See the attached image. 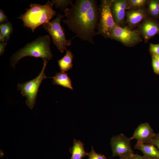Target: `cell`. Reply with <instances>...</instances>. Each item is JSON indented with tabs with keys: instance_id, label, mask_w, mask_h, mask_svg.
I'll return each mask as SVG.
<instances>
[{
	"instance_id": "15",
	"label": "cell",
	"mask_w": 159,
	"mask_h": 159,
	"mask_svg": "<svg viewBox=\"0 0 159 159\" xmlns=\"http://www.w3.org/2000/svg\"><path fill=\"white\" fill-rule=\"evenodd\" d=\"M50 78L53 79L52 83L53 85H59L72 90H73L72 85V81L67 73L61 72H57L54 76Z\"/></svg>"
},
{
	"instance_id": "1",
	"label": "cell",
	"mask_w": 159,
	"mask_h": 159,
	"mask_svg": "<svg viewBox=\"0 0 159 159\" xmlns=\"http://www.w3.org/2000/svg\"><path fill=\"white\" fill-rule=\"evenodd\" d=\"M62 21L83 41L94 44V37L99 17V8L95 0H77L64 11Z\"/></svg>"
},
{
	"instance_id": "25",
	"label": "cell",
	"mask_w": 159,
	"mask_h": 159,
	"mask_svg": "<svg viewBox=\"0 0 159 159\" xmlns=\"http://www.w3.org/2000/svg\"><path fill=\"white\" fill-rule=\"evenodd\" d=\"M9 21L7 17L5 14L4 11L0 9V23L1 24Z\"/></svg>"
},
{
	"instance_id": "14",
	"label": "cell",
	"mask_w": 159,
	"mask_h": 159,
	"mask_svg": "<svg viewBox=\"0 0 159 159\" xmlns=\"http://www.w3.org/2000/svg\"><path fill=\"white\" fill-rule=\"evenodd\" d=\"M84 146V144L80 140L74 139L73 146L69 149L70 153L72 154L70 159H83L87 155Z\"/></svg>"
},
{
	"instance_id": "23",
	"label": "cell",
	"mask_w": 159,
	"mask_h": 159,
	"mask_svg": "<svg viewBox=\"0 0 159 159\" xmlns=\"http://www.w3.org/2000/svg\"><path fill=\"white\" fill-rule=\"evenodd\" d=\"M152 65L154 72L156 74L159 73V62L153 56Z\"/></svg>"
},
{
	"instance_id": "3",
	"label": "cell",
	"mask_w": 159,
	"mask_h": 159,
	"mask_svg": "<svg viewBox=\"0 0 159 159\" xmlns=\"http://www.w3.org/2000/svg\"><path fill=\"white\" fill-rule=\"evenodd\" d=\"M53 5L49 1L43 5L32 3L26 12L17 18L22 20L24 26L34 32L37 27L47 23L56 14L53 8Z\"/></svg>"
},
{
	"instance_id": "6",
	"label": "cell",
	"mask_w": 159,
	"mask_h": 159,
	"mask_svg": "<svg viewBox=\"0 0 159 159\" xmlns=\"http://www.w3.org/2000/svg\"><path fill=\"white\" fill-rule=\"evenodd\" d=\"M113 1L101 0L99 8V17L97 34L105 38L109 37L111 32L116 24L111 10Z\"/></svg>"
},
{
	"instance_id": "11",
	"label": "cell",
	"mask_w": 159,
	"mask_h": 159,
	"mask_svg": "<svg viewBox=\"0 0 159 159\" xmlns=\"http://www.w3.org/2000/svg\"><path fill=\"white\" fill-rule=\"evenodd\" d=\"M138 32L145 40L159 34V23L154 19L145 21L139 28Z\"/></svg>"
},
{
	"instance_id": "8",
	"label": "cell",
	"mask_w": 159,
	"mask_h": 159,
	"mask_svg": "<svg viewBox=\"0 0 159 159\" xmlns=\"http://www.w3.org/2000/svg\"><path fill=\"white\" fill-rule=\"evenodd\" d=\"M131 141L130 138L122 133L113 136L110 142L112 157L132 156L134 153L131 147Z\"/></svg>"
},
{
	"instance_id": "24",
	"label": "cell",
	"mask_w": 159,
	"mask_h": 159,
	"mask_svg": "<svg viewBox=\"0 0 159 159\" xmlns=\"http://www.w3.org/2000/svg\"><path fill=\"white\" fill-rule=\"evenodd\" d=\"M148 143L153 144L159 150V133L155 134L153 138Z\"/></svg>"
},
{
	"instance_id": "26",
	"label": "cell",
	"mask_w": 159,
	"mask_h": 159,
	"mask_svg": "<svg viewBox=\"0 0 159 159\" xmlns=\"http://www.w3.org/2000/svg\"><path fill=\"white\" fill-rule=\"evenodd\" d=\"M7 42L6 41L0 43V55H1L4 53L5 48L7 44Z\"/></svg>"
},
{
	"instance_id": "9",
	"label": "cell",
	"mask_w": 159,
	"mask_h": 159,
	"mask_svg": "<svg viewBox=\"0 0 159 159\" xmlns=\"http://www.w3.org/2000/svg\"><path fill=\"white\" fill-rule=\"evenodd\" d=\"M153 129L148 122L142 123L135 130L130 140L136 139L144 143H148L155 135Z\"/></svg>"
},
{
	"instance_id": "4",
	"label": "cell",
	"mask_w": 159,
	"mask_h": 159,
	"mask_svg": "<svg viewBox=\"0 0 159 159\" xmlns=\"http://www.w3.org/2000/svg\"><path fill=\"white\" fill-rule=\"evenodd\" d=\"M64 16L59 13L54 20L43 25L44 29L51 37L54 44L62 53L67 49V47L71 45L72 40L74 38L69 40L66 38L64 29L61 24V20Z\"/></svg>"
},
{
	"instance_id": "12",
	"label": "cell",
	"mask_w": 159,
	"mask_h": 159,
	"mask_svg": "<svg viewBox=\"0 0 159 159\" xmlns=\"http://www.w3.org/2000/svg\"><path fill=\"white\" fill-rule=\"evenodd\" d=\"M134 148L140 151L143 155L150 159H159V150L152 144L137 141Z\"/></svg>"
},
{
	"instance_id": "29",
	"label": "cell",
	"mask_w": 159,
	"mask_h": 159,
	"mask_svg": "<svg viewBox=\"0 0 159 159\" xmlns=\"http://www.w3.org/2000/svg\"><path fill=\"white\" fill-rule=\"evenodd\" d=\"M120 159H132L131 156H119Z\"/></svg>"
},
{
	"instance_id": "30",
	"label": "cell",
	"mask_w": 159,
	"mask_h": 159,
	"mask_svg": "<svg viewBox=\"0 0 159 159\" xmlns=\"http://www.w3.org/2000/svg\"><path fill=\"white\" fill-rule=\"evenodd\" d=\"M152 56L154 57L159 62V55H153Z\"/></svg>"
},
{
	"instance_id": "18",
	"label": "cell",
	"mask_w": 159,
	"mask_h": 159,
	"mask_svg": "<svg viewBox=\"0 0 159 159\" xmlns=\"http://www.w3.org/2000/svg\"><path fill=\"white\" fill-rule=\"evenodd\" d=\"M148 11L153 17L155 18L159 17V0L150 1L148 5Z\"/></svg>"
},
{
	"instance_id": "19",
	"label": "cell",
	"mask_w": 159,
	"mask_h": 159,
	"mask_svg": "<svg viewBox=\"0 0 159 159\" xmlns=\"http://www.w3.org/2000/svg\"><path fill=\"white\" fill-rule=\"evenodd\" d=\"M51 2L56 8L64 11L69 5H71L73 4L71 0H52Z\"/></svg>"
},
{
	"instance_id": "10",
	"label": "cell",
	"mask_w": 159,
	"mask_h": 159,
	"mask_svg": "<svg viewBox=\"0 0 159 159\" xmlns=\"http://www.w3.org/2000/svg\"><path fill=\"white\" fill-rule=\"evenodd\" d=\"M128 6L127 1L113 0L111 10L114 21L116 24L121 26L123 24L125 10Z\"/></svg>"
},
{
	"instance_id": "22",
	"label": "cell",
	"mask_w": 159,
	"mask_h": 159,
	"mask_svg": "<svg viewBox=\"0 0 159 159\" xmlns=\"http://www.w3.org/2000/svg\"><path fill=\"white\" fill-rule=\"evenodd\" d=\"M150 50L153 55H159V43L158 44L150 43Z\"/></svg>"
},
{
	"instance_id": "17",
	"label": "cell",
	"mask_w": 159,
	"mask_h": 159,
	"mask_svg": "<svg viewBox=\"0 0 159 159\" xmlns=\"http://www.w3.org/2000/svg\"><path fill=\"white\" fill-rule=\"evenodd\" d=\"M13 30L12 24L9 21L0 24V33L5 38L7 41L9 39Z\"/></svg>"
},
{
	"instance_id": "20",
	"label": "cell",
	"mask_w": 159,
	"mask_h": 159,
	"mask_svg": "<svg viewBox=\"0 0 159 159\" xmlns=\"http://www.w3.org/2000/svg\"><path fill=\"white\" fill-rule=\"evenodd\" d=\"M145 0H130L127 1L128 8V6L134 8H140L146 4Z\"/></svg>"
},
{
	"instance_id": "21",
	"label": "cell",
	"mask_w": 159,
	"mask_h": 159,
	"mask_svg": "<svg viewBox=\"0 0 159 159\" xmlns=\"http://www.w3.org/2000/svg\"><path fill=\"white\" fill-rule=\"evenodd\" d=\"M87 155L88 156V159H107L104 155H102L100 153H97L94 150L92 146L91 151L87 153Z\"/></svg>"
},
{
	"instance_id": "27",
	"label": "cell",
	"mask_w": 159,
	"mask_h": 159,
	"mask_svg": "<svg viewBox=\"0 0 159 159\" xmlns=\"http://www.w3.org/2000/svg\"><path fill=\"white\" fill-rule=\"evenodd\" d=\"M132 159H150L144 155H140L137 154H134L131 156Z\"/></svg>"
},
{
	"instance_id": "2",
	"label": "cell",
	"mask_w": 159,
	"mask_h": 159,
	"mask_svg": "<svg viewBox=\"0 0 159 159\" xmlns=\"http://www.w3.org/2000/svg\"><path fill=\"white\" fill-rule=\"evenodd\" d=\"M51 40L48 35L38 37L26 44L14 54L11 59V65L14 67L21 59L26 56L41 58L48 61L53 57L50 48Z\"/></svg>"
},
{
	"instance_id": "28",
	"label": "cell",
	"mask_w": 159,
	"mask_h": 159,
	"mask_svg": "<svg viewBox=\"0 0 159 159\" xmlns=\"http://www.w3.org/2000/svg\"><path fill=\"white\" fill-rule=\"evenodd\" d=\"M7 41L5 38L1 33H0V42H3Z\"/></svg>"
},
{
	"instance_id": "13",
	"label": "cell",
	"mask_w": 159,
	"mask_h": 159,
	"mask_svg": "<svg viewBox=\"0 0 159 159\" xmlns=\"http://www.w3.org/2000/svg\"><path fill=\"white\" fill-rule=\"evenodd\" d=\"M126 20L129 25L135 26L139 23L146 16L145 10L141 8L128 11L126 13Z\"/></svg>"
},
{
	"instance_id": "5",
	"label": "cell",
	"mask_w": 159,
	"mask_h": 159,
	"mask_svg": "<svg viewBox=\"0 0 159 159\" xmlns=\"http://www.w3.org/2000/svg\"><path fill=\"white\" fill-rule=\"evenodd\" d=\"M42 71L38 76L32 80L23 84L18 83V90L21 91L23 97H26V103L28 107L32 109L35 104L39 89L42 81L45 79L50 78L45 75L44 71L48 61L44 59Z\"/></svg>"
},
{
	"instance_id": "16",
	"label": "cell",
	"mask_w": 159,
	"mask_h": 159,
	"mask_svg": "<svg viewBox=\"0 0 159 159\" xmlns=\"http://www.w3.org/2000/svg\"><path fill=\"white\" fill-rule=\"evenodd\" d=\"M66 53L61 59L57 61V63L61 72H65L72 68V60L74 57L70 50H66Z\"/></svg>"
},
{
	"instance_id": "7",
	"label": "cell",
	"mask_w": 159,
	"mask_h": 159,
	"mask_svg": "<svg viewBox=\"0 0 159 159\" xmlns=\"http://www.w3.org/2000/svg\"><path fill=\"white\" fill-rule=\"evenodd\" d=\"M111 39L119 41L127 46H132L141 42L142 39L138 31L116 24L109 36Z\"/></svg>"
}]
</instances>
